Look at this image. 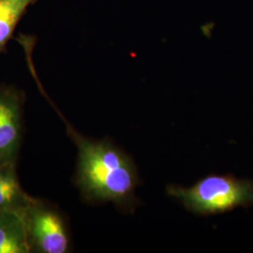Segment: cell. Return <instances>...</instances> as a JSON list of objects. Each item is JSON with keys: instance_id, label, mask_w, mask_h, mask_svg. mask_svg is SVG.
Listing matches in <instances>:
<instances>
[{"instance_id": "obj_1", "label": "cell", "mask_w": 253, "mask_h": 253, "mask_svg": "<svg viewBox=\"0 0 253 253\" xmlns=\"http://www.w3.org/2000/svg\"><path fill=\"white\" fill-rule=\"evenodd\" d=\"M33 77L78 149L74 183L83 200L89 204L111 202L121 211L133 213L139 205L135 191L141 182L132 158L109 139L98 141L82 135L48 97L36 73Z\"/></svg>"}, {"instance_id": "obj_2", "label": "cell", "mask_w": 253, "mask_h": 253, "mask_svg": "<svg viewBox=\"0 0 253 253\" xmlns=\"http://www.w3.org/2000/svg\"><path fill=\"white\" fill-rule=\"evenodd\" d=\"M166 192L199 216L221 214L253 205V181L237 179L233 175L208 174L190 188L168 185Z\"/></svg>"}, {"instance_id": "obj_3", "label": "cell", "mask_w": 253, "mask_h": 253, "mask_svg": "<svg viewBox=\"0 0 253 253\" xmlns=\"http://www.w3.org/2000/svg\"><path fill=\"white\" fill-rule=\"evenodd\" d=\"M23 214L31 253L70 252L71 235L67 220L59 210L35 198Z\"/></svg>"}, {"instance_id": "obj_4", "label": "cell", "mask_w": 253, "mask_h": 253, "mask_svg": "<svg viewBox=\"0 0 253 253\" xmlns=\"http://www.w3.org/2000/svg\"><path fill=\"white\" fill-rule=\"evenodd\" d=\"M25 94L0 84V163L16 164L23 140Z\"/></svg>"}, {"instance_id": "obj_5", "label": "cell", "mask_w": 253, "mask_h": 253, "mask_svg": "<svg viewBox=\"0 0 253 253\" xmlns=\"http://www.w3.org/2000/svg\"><path fill=\"white\" fill-rule=\"evenodd\" d=\"M30 247L22 212L0 209V253H29Z\"/></svg>"}, {"instance_id": "obj_6", "label": "cell", "mask_w": 253, "mask_h": 253, "mask_svg": "<svg viewBox=\"0 0 253 253\" xmlns=\"http://www.w3.org/2000/svg\"><path fill=\"white\" fill-rule=\"evenodd\" d=\"M34 199L21 187L16 164L0 163V209L23 213Z\"/></svg>"}, {"instance_id": "obj_7", "label": "cell", "mask_w": 253, "mask_h": 253, "mask_svg": "<svg viewBox=\"0 0 253 253\" xmlns=\"http://www.w3.org/2000/svg\"><path fill=\"white\" fill-rule=\"evenodd\" d=\"M38 0H0V55L6 53L9 41L27 9Z\"/></svg>"}]
</instances>
